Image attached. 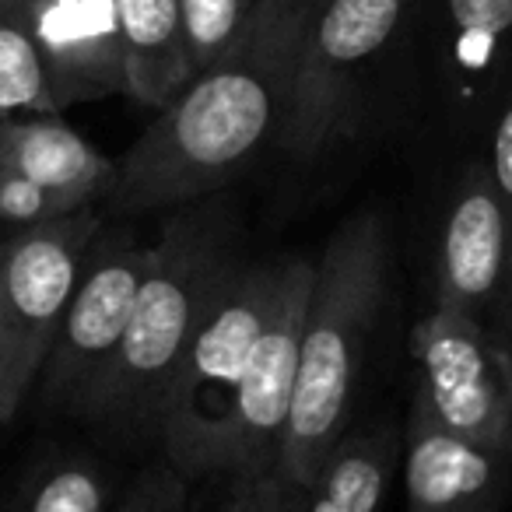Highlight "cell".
<instances>
[{
  "instance_id": "obj_23",
  "label": "cell",
  "mask_w": 512,
  "mask_h": 512,
  "mask_svg": "<svg viewBox=\"0 0 512 512\" xmlns=\"http://www.w3.org/2000/svg\"><path fill=\"white\" fill-rule=\"evenodd\" d=\"M218 512H292V491L274 470L228 477Z\"/></svg>"
},
{
  "instance_id": "obj_17",
  "label": "cell",
  "mask_w": 512,
  "mask_h": 512,
  "mask_svg": "<svg viewBox=\"0 0 512 512\" xmlns=\"http://www.w3.org/2000/svg\"><path fill=\"white\" fill-rule=\"evenodd\" d=\"M36 113H57V102L18 0H0V123Z\"/></svg>"
},
{
  "instance_id": "obj_10",
  "label": "cell",
  "mask_w": 512,
  "mask_h": 512,
  "mask_svg": "<svg viewBox=\"0 0 512 512\" xmlns=\"http://www.w3.org/2000/svg\"><path fill=\"white\" fill-rule=\"evenodd\" d=\"M432 302L484 323L512 341V214L470 158L446 193L432 256Z\"/></svg>"
},
{
  "instance_id": "obj_3",
  "label": "cell",
  "mask_w": 512,
  "mask_h": 512,
  "mask_svg": "<svg viewBox=\"0 0 512 512\" xmlns=\"http://www.w3.org/2000/svg\"><path fill=\"white\" fill-rule=\"evenodd\" d=\"M390 299V232L376 207L355 211L334 228L313 264L299 341L292 411L274 474L302 491L344 439L358 379Z\"/></svg>"
},
{
  "instance_id": "obj_9",
  "label": "cell",
  "mask_w": 512,
  "mask_h": 512,
  "mask_svg": "<svg viewBox=\"0 0 512 512\" xmlns=\"http://www.w3.org/2000/svg\"><path fill=\"white\" fill-rule=\"evenodd\" d=\"M313 260L288 256V274L271 309L264 334L256 341L253 358L239 379L225 421L218 428L204 477H239L274 470L292 411L295 369H299L302 320H306Z\"/></svg>"
},
{
  "instance_id": "obj_14",
  "label": "cell",
  "mask_w": 512,
  "mask_h": 512,
  "mask_svg": "<svg viewBox=\"0 0 512 512\" xmlns=\"http://www.w3.org/2000/svg\"><path fill=\"white\" fill-rule=\"evenodd\" d=\"M0 165H11L53 193L67 214L102 207L116 183L113 158L67 127L60 113L11 116L0 123Z\"/></svg>"
},
{
  "instance_id": "obj_8",
  "label": "cell",
  "mask_w": 512,
  "mask_h": 512,
  "mask_svg": "<svg viewBox=\"0 0 512 512\" xmlns=\"http://www.w3.org/2000/svg\"><path fill=\"white\" fill-rule=\"evenodd\" d=\"M148 267L151 242H141L130 228L102 225L32 390L43 411H74L120 344Z\"/></svg>"
},
{
  "instance_id": "obj_1",
  "label": "cell",
  "mask_w": 512,
  "mask_h": 512,
  "mask_svg": "<svg viewBox=\"0 0 512 512\" xmlns=\"http://www.w3.org/2000/svg\"><path fill=\"white\" fill-rule=\"evenodd\" d=\"M309 0H260L242 36L116 158L106 211L141 218L221 193L278 137Z\"/></svg>"
},
{
  "instance_id": "obj_22",
  "label": "cell",
  "mask_w": 512,
  "mask_h": 512,
  "mask_svg": "<svg viewBox=\"0 0 512 512\" xmlns=\"http://www.w3.org/2000/svg\"><path fill=\"white\" fill-rule=\"evenodd\" d=\"M488 176L495 183V193L502 197L505 211L512 214V74L505 78L495 106L488 113Z\"/></svg>"
},
{
  "instance_id": "obj_2",
  "label": "cell",
  "mask_w": 512,
  "mask_h": 512,
  "mask_svg": "<svg viewBox=\"0 0 512 512\" xmlns=\"http://www.w3.org/2000/svg\"><path fill=\"white\" fill-rule=\"evenodd\" d=\"M239 242V211L225 190L165 211L127 330L74 404V418L127 446H158L172 376L239 267Z\"/></svg>"
},
{
  "instance_id": "obj_13",
  "label": "cell",
  "mask_w": 512,
  "mask_h": 512,
  "mask_svg": "<svg viewBox=\"0 0 512 512\" xmlns=\"http://www.w3.org/2000/svg\"><path fill=\"white\" fill-rule=\"evenodd\" d=\"M512 74V0H442L439 85L453 116L488 120Z\"/></svg>"
},
{
  "instance_id": "obj_19",
  "label": "cell",
  "mask_w": 512,
  "mask_h": 512,
  "mask_svg": "<svg viewBox=\"0 0 512 512\" xmlns=\"http://www.w3.org/2000/svg\"><path fill=\"white\" fill-rule=\"evenodd\" d=\"M260 0H179L193 74L221 57L253 18Z\"/></svg>"
},
{
  "instance_id": "obj_21",
  "label": "cell",
  "mask_w": 512,
  "mask_h": 512,
  "mask_svg": "<svg viewBox=\"0 0 512 512\" xmlns=\"http://www.w3.org/2000/svg\"><path fill=\"white\" fill-rule=\"evenodd\" d=\"M64 214L67 211L57 204L53 193H46L43 186L25 179L11 165H0V225L25 228V225H39V221L64 218Z\"/></svg>"
},
{
  "instance_id": "obj_12",
  "label": "cell",
  "mask_w": 512,
  "mask_h": 512,
  "mask_svg": "<svg viewBox=\"0 0 512 512\" xmlns=\"http://www.w3.org/2000/svg\"><path fill=\"white\" fill-rule=\"evenodd\" d=\"M512 481V453L442 428L411 400L404 421L407 512H495Z\"/></svg>"
},
{
  "instance_id": "obj_5",
  "label": "cell",
  "mask_w": 512,
  "mask_h": 512,
  "mask_svg": "<svg viewBox=\"0 0 512 512\" xmlns=\"http://www.w3.org/2000/svg\"><path fill=\"white\" fill-rule=\"evenodd\" d=\"M411 0H309L278 144L292 162H320L351 141L372 67L404 29Z\"/></svg>"
},
{
  "instance_id": "obj_16",
  "label": "cell",
  "mask_w": 512,
  "mask_h": 512,
  "mask_svg": "<svg viewBox=\"0 0 512 512\" xmlns=\"http://www.w3.org/2000/svg\"><path fill=\"white\" fill-rule=\"evenodd\" d=\"M397 456L400 435L390 425L348 428L313 481L292 491V512H379Z\"/></svg>"
},
{
  "instance_id": "obj_11",
  "label": "cell",
  "mask_w": 512,
  "mask_h": 512,
  "mask_svg": "<svg viewBox=\"0 0 512 512\" xmlns=\"http://www.w3.org/2000/svg\"><path fill=\"white\" fill-rule=\"evenodd\" d=\"M57 113L123 95L116 0H18Z\"/></svg>"
},
{
  "instance_id": "obj_4",
  "label": "cell",
  "mask_w": 512,
  "mask_h": 512,
  "mask_svg": "<svg viewBox=\"0 0 512 512\" xmlns=\"http://www.w3.org/2000/svg\"><path fill=\"white\" fill-rule=\"evenodd\" d=\"M285 274L288 256L278 260L242 256L172 376L162 407L158 449H162V460L190 484L204 481L207 453L218 439V428L232 407L256 341L271 320Z\"/></svg>"
},
{
  "instance_id": "obj_15",
  "label": "cell",
  "mask_w": 512,
  "mask_h": 512,
  "mask_svg": "<svg viewBox=\"0 0 512 512\" xmlns=\"http://www.w3.org/2000/svg\"><path fill=\"white\" fill-rule=\"evenodd\" d=\"M123 57V95L162 109L193 78L179 0H116Z\"/></svg>"
},
{
  "instance_id": "obj_6",
  "label": "cell",
  "mask_w": 512,
  "mask_h": 512,
  "mask_svg": "<svg viewBox=\"0 0 512 512\" xmlns=\"http://www.w3.org/2000/svg\"><path fill=\"white\" fill-rule=\"evenodd\" d=\"M102 225L88 207L0 235V425L29 404Z\"/></svg>"
},
{
  "instance_id": "obj_7",
  "label": "cell",
  "mask_w": 512,
  "mask_h": 512,
  "mask_svg": "<svg viewBox=\"0 0 512 512\" xmlns=\"http://www.w3.org/2000/svg\"><path fill=\"white\" fill-rule=\"evenodd\" d=\"M414 404L442 428L484 449L512 453V341L449 306L421 316L411 334Z\"/></svg>"
},
{
  "instance_id": "obj_18",
  "label": "cell",
  "mask_w": 512,
  "mask_h": 512,
  "mask_svg": "<svg viewBox=\"0 0 512 512\" xmlns=\"http://www.w3.org/2000/svg\"><path fill=\"white\" fill-rule=\"evenodd\" d=\"M116 488L92 456H64L32 477L8 512H113Z\"/></svg>"
},
{
  "instance_id": "obj_20",
  "label": "cell",
  "mask_w": 512,
  "mask_h": 512,
  "mask_svg": "<svg viewBox=\"0 0 512 512\" xmlns=\"http://www.w3.org/2000/svg\"><path fill=\"white\" fill-rule=\"evenodd\" d=\"M113 512H190V481L158 456L123 488Z\"/></svg>"
}]
</instances>
